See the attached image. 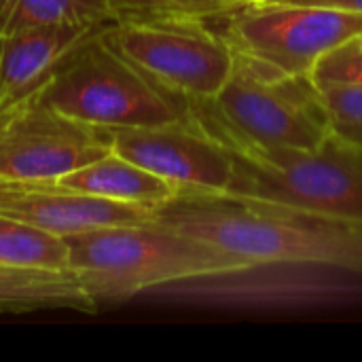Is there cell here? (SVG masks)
<instances>
[{
	"mask_svg": "<svg viewBox=\"0 0 362 362\" xmlns=\"http://www.w3.org/2000/svg\"><path fill=\"white\" fill-rule=\"evenodd\" d=\"M221 32L235 51L267 62L286 74H312L322 55L362 36V13L252 2L225 15Z\"/></svg>",
	"mask_w": 362,
	"mask_h": 362,
	"instance_id": "7",
	"label": "cell"
},
{
	"mask_svg": "<svg viewBox=\"0 0 362 362\" xmlns=\"http://www.w3.org/2000/svg\"><path fill=\"white\" fill-rule=\"evenodd\" d=\"M0 212L57 238L155 221V206L115 202L55 182L0 185Z\"/></svg>",
	"mask_w": 362,
	"mask_h": 362,
	"instance_id": "10",
	"label": "cell"
},
{
	"mask_svg": "<svg viewBox=\"0 0 362 362\" xmlns=\"http://www.w3.org/2000/svg\"><path fill=\"white\" fill-rule=\"evenodd\" d=\"M6 112H11V110H6ZM6 112H0V121H2L4 117H6Z\"/></svg>",
	"mask_w": 362,
	"mask_h": 362,
	"instance_id": "20",
	"label": "cell"
},
{
	"mask_svg": "<svg viewBox=\"0 0 362 362\" xmlns=\"http://www.w3.org/2000/svg\"><path fill=\"white\" fill-rule=\"evenodd\" d=\"M110 21L115 19L104 0H0V40L34 25H106Z\"/></svg>",
	"mask_w": 362,
	"mask_h": 362,
	"instance_id": "14",
	"label": "cell"
},
{
	"mask_svg": "<svg viewBox=\"0 0 362 362\" xmlns=\"http://www.w3.org/2000/svg\"><path fill=\"white\" fill-rule=\"evenodd\" d=\"M187 119L214 140L265 148H318L331 134L312 74H286L233 49V70L210 100H187Z\"/></svg>",
	"mask_w": 362,
	"mask_h": 362,
	"instance_id": "3",
	"label": "cell"
},
{
	"mask_svg": "<svg viewBox=\"0 0 362 362\" xmlns=\"http://www.w3.org/2000/svg\"><path fill=\"white\" fill-rule=\"evenodd\" d=\"M216 142L229 151L235 170L225 195L362 221V146L335 132L314 151Z\"/></svg>",
	"mask_w": 362,
	"mask_h": 362,
	"instance_id": "4",
	"label": "cell"
},
{
	"mask_svg": "<svg viewBox=\"0 0 362 362\" xmlns=\"http://www.w3.org/2000/svg\"><path fill=\"white\" fill-rule=\"evenodd\" d=\"M255 2H269V4H310V6H331L362 13V0H255Z\"/></svg>",
	"mask_w": 362,
	"mask_h": 362,
	"instance_id": "19",
	"label": "cell"
},
{
	"mask_svg": "<svg viewBox=\"0 0 362 362\" xmlns=\"http://www.w3.org/2000/svg\"><path fill=\"white\" fill-rule=\"evenodd\" d=\"M117 155L172 182L178 193H227L233 180L229 151L187 121L108 129Z\"/></svg>",
	"mask_w": 362,
	"mask_h": 362,
	"instance_id": "9",
	"label": "cell"
},
{
	"mask_svg": "<svg viewBox=\"0 0 362 362\" xmlns=\"http://www.w3.org/2000/svg\"><path fill=\"white\" fill-rule=\"evenodd\" d=\"M155 221L255 265L301 263L362 274V221L187 191L155 206Z\"/></svg>",
	"mask_w": 362,
	"mask_h": 362,
	"instance_id": "1",
	"label": "cell"
},
{
	"mask_svg": "<svg viewBox=\"0 0 362 362\" xmlns=\"http://www.w3.org/2000/svg\"><path fill=\"white\" fill-rule=\"evenodd\" d=\"M318 89L327 106L331 129L344 140L362 146V87L322 83Z\"/></svg>",
	"mask_w": 362,
	"mask_h": 362,
	"instance_id": "17",
	"label": "cell"
},
{
	"mask_svg": "<svg viewBox=\"0 0 362 362\" xmlns=\"http://www.w3.org/2000/svg\"><path fill=\"white\" fill-rule=\"evenodd\" d=\"M64 240L70 255L68 269L98 308L168 284L255 265L157 221L104 227Z\"/></svg>",
	"mask_w": 362,
	"mask_h": 362,
	"instance_id": "2",
	"label": "cell"
},
{
	"mask_svg": "<svg viewBox=\"0 0 362 362\" xmlns=\"http://www.w3.org/2000/svg\"><path fill=\"white\" fill-rule=\"evenodd\" d=\"M100 38L185 104L214 98L233 70V47L214 19H119L106 23Z\"/></svg>",
	"mask_w": 362,
	"mask_h": 362,
	"instance_id": "6",
	"label": "cell"
},
{
	"mask_svg": "<svg viewBox=\"0 0 362 362\" xmlns=\"http://www.w3.org/2000/svg\"><path fill=\"white\" fill-rule=\"evenodd\" d=\"M70 255L64 238L0 212V265L68 269Z\"/></svg>",
	"mask_w": 362,
	"mask_h": 362,
	"instance_id": "15",
	"label": "cell"
},
{
	"mask_svg": "<svg viewBox=\"0 0 362 362\" xmlns=\"http://www.w3.org/2000/svg\"><path fill=\"white\" fill-rule=\"evenodd\" d=\"M112 19H216L242 11L255 0H104Z\"/></svg>",
	"mask_w": 362,
	"mask_h": 362,
	"instance_id": "16",
	"label": "cell"
},
{
	"mask_svg": "<svg viewBox=\"0 0 362 362\" xmlns=\"http://www.w3.org/2000/svg\"><path fill=\"white\" fill-rule=\"evenodd\" d=\"M104 25L55 23L17 30L0 40V112L38 98L59 66Z\"/></svg>",
	"mask_w": 362,
	"mask_h": 362,
	"instance_id": "11",
	"label": "cell"
},
{
	"mask_svg": "<svg viewBox=\"0 0 362 362\" xmlns=\"http://www.w3.org/2000/svg\"><path fill=\"white\" fill-rule=\"evenodd\" d=\"M110 151L108 129L32 100L0 121V185L55 182Z\"/></svg>",
	"mask_w": 362,
	"mask_h": 362,
	"instance_id": "8",
	"label": "cell"
},
{
	"mask_svg": "<svg viewBox=\"0 0 362 362\" xmlns=\"http://www.w3.org/2000/svg\"><path fill=\"white\" fill-rule=\"evenodd\" d=\"M312 78L316 85L341 83L362 87V36H356L322 55L312 70Z\"/></svg>",
	"mask_w": 362,
	"mask_h": 362,
	"instance_id": "18",
	"label": "cell"
},
{
	"mask_svg": "<svg viewBox=\"0 0 362 362\" xmlns=\"http://www.w3.org/2000/svg\"><path fill=\"white\" fill-rule=\"evenodd\" d=\"M55 185L115 202L144 206H159L178 193L172 182L132 163L115 151L57 178Z\"/></svg>",
	"mask_w": 362,
	"mask_h": 362,
	"instance_id": "13",
	"label": "cell"
},
{
	"mask_svg": "<svg viewBox=\"0 0 362 362\" xmlns=\"http://www.w3.org/2000/svg\"><path fill=\"white\" fill-rule=\"evenodd\" d=\"M36 100L64 117L104 129L187 121V104L106 47L100 32L59 66Z\"/></svg>",
	"mask_w": 362,
	"mask_h": 362,
	"instance_id": "5",
	"label": "cell"
},
{
	"mask_svg": "<svg viewBox=\"0 0 362 362\" xmlns=\"http://www.w3.org/2000/svg\"><path fill=\"white\" fill-rule=\"evenodd\" d=\"M74 310L93 314L98 305L70 269L0 265V314Z\"/></svg>",
	"mask_w": 362,
	"mask_h": 362,
	"instance_id": "12",
	"label": "cell"
}]
</instances>
